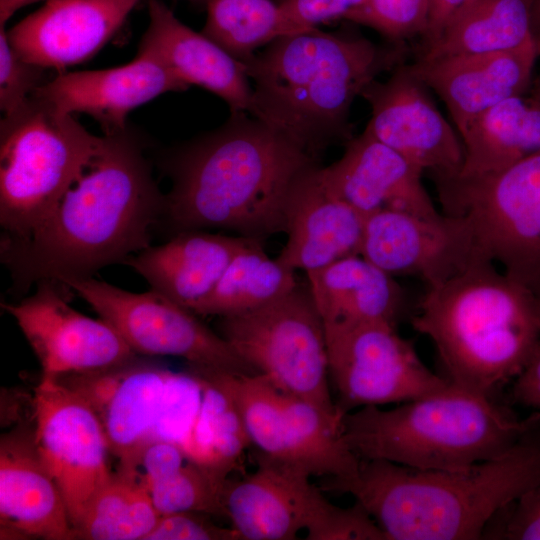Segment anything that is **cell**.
Listing matches in <instances>:
<instances>
[{
    "instance_id": "8fae6325",
    "label": "cell",
    "mask_w": 540,
    "mask_h": 540,
    "mask_svg": "<svg viewBox=\"0 0 540 540\" xmlns=\"http://www.w3.org/2000/svg\"><path fill=\"white\" fill-rule=\"evenodd\" d=\"M202 373L231 397L260 455L327 479L358 470L360 459L345 440L343 418L282 391L260 374Z\"/></svg>"
},
{
    "instance_id": "cb8c5ba5",
    "label": "cell",
    "mask_w": 540,
    "mask_h": 540,
    "mask_svg": "<svg viewBox=\"0 0 540 540\" xmlns=\"http://www.w3.org/2000/svg\"><path fill=\"white\" fill-rule=\"evenodd\" d=\"M148 15L138 51L157 58L188 88L200 86L216 94L232 113H249L252 88L241 61L183 24L160 0H149Z\"/></svg>"
},
{
    "instance_id": "7a4b0ae2",
    "label": "cell",
    "mask_w": 540,
    "mask_h": 540,
    "mask_svg": "<svg viewBox=\"0 0 540 540\" xmlns=\"http://www.w3.org/2000/svg\"><path fill=\"white\" fill-rule=\"evenodd\" d=\"M317 159L246 112L183 148L160 223L174 234L220 228L262 240L285 232L291 189Z\"/></svg>"
},
{
    "instance_id": "4dcf8cb0",
    "label": "cell",
    "mask_w": 540,
    "mask_h": 540,
    "mask_svg": "<svg viewBox=\"0 0 540 540\" xmlns=\"http://www.w3.org/2000/svg\"><path fill=\"white\" fill-rule=\"evenodd\" d=\"M160 514L145 488L115 472L73 527L74 539L145 540Z\"/></svg>"
},
{
    "instance_id": "d6986e66",
    "label": "cell",
    "mask_w": 540,
    "mask_h": 540,
    "mask_svg": "<svg viewBox=\"0 0 540 540\" xmlns=\"http://www.w3.org/2000/svg\"><path fill=\"white\" fill-rule=\"evenodd\" d=\"M140 0H48L7 31L25 61L58 74L92 58Z\"/></svg>"
},
{
    "instance_id": "1f68e13d",
    "label": "cell",
    "mask_w": 540,
    "mask_h": 540,
    "mask_svg": "<svg viewBox=\"0 0 540 540\" xmlns=\"http://www.w3.org/2000/svg\"><path fill=\"white\" fill-rule=\"evenodd\" d=\"M203 30L243 62L281 36L296 33L276 0H209Z\"/></svg>"
},
{
    "instance_id": "bcb514c9",
    "label": "cell",
    "mask_w": 540,
    "mask_h": 540,
    "mask_svg": "<svg viewBox=\"0 0 540 540\" xmlns=\"http://www.w3.org/2000/svg\"><path fill=\"white\" fill-rule=\"evenodd\" d=\"M197 5H207L209 0H187Z\"/></svg>"
},
{
    "instance_id": "44dd1931",
    "label": "cell",
    "mask_w": 540,
    "mask_h": 540,
    "mask_svg": "<svg viewBox=\"0 0 540 540\" xmlns=\"http://www.w3.org/2000/svg\"><path fill=\"white\" fill-rule=\"evenodd\" d=\"M539 55L540 39L534 35L511 50L416 60L409 67L442 99L461 136L484 112L524 94Z\"/></svg>"
},
{
    "instance_id": "d590c367",
    "label": "cell",
    "mask_w": 540,
    "mask_h": 540,
    "mask_svg": "<svg viewBox=\"0 0 540 540\" xmlns=\"http://www.w3.org/2000/svg\"><path fill=\"white\" fill-rule=\"evenodd\" d=\"M203 394L202 379L193 369L172 371L163 395L152 438L174 442L184 448L198 415Z\"/></svg>"
},
{
    "instance_id": "603a6c76",
    "label": "cell",
    "mask_w": 540,
    "mask_h": 540,
    "mask_svg": "<svg viewBox=\"0 0 540 540\" xmlns=\"http://www.w3.org/2000/svg\"><path fill=\"white\" fill-rule=\"evenodd\" d=\"M319 167L299 176L288 200V238L277 259L294 271L306 273L360 255L364 217L329 191Z\"/></svg>"
},
{
    "instance_id": "60d3db41",
    "label": "cell",
    "mask_w": 540,
    "mask_h": 540,
    "mask_svg": "<svg viewBox=\"0 0 540 540\" xmlns=\"http://www.w3.org/2000/svg\"><path fill=\"white\" fill-rule=\"evenodd\" d=\"M513 396L519 403L540 412V342L514 379Z\"/></svg>"
},
{
    "instance_id": "d4e9b609",
    "label": "cell",
    "mask_w": 540,
    "mask_h": 540,
    "mask_svg": "<svg viewBox=\"0 0 540 540\" xmlns=\"http://www.w3.org/2000/svg\"><path fill=\"white\" fill-rule=\"evenodd\" d=\"M0 524L2 539H74L64 497L36 450L33 434L18 431L1 437Z\"/></svg>"
},
{
    "instance_id": "4316f807",
    "label": "cell",
    "mask_w": 540,
    "mask_h": 540,
    "mask_svg": "<svg viewBox=\"0 0 540 540\" xmlns=\"http://www.w3.org/2000/svg\"><path fill=\"white\" fill-rule=\"evenodd\" d=\"M306 276L325 338L368 323L396 325L402 290L393 276L361 255L342 258Z\"/></svg>"
},
{
    "instance_id": "8d00e7d4",
    "label": "cell",
    "mask_w": 540,
    "mask_h": 540,
    "mask_svg": "<svg viewBox=\"0 0 540 540\" xmlns=\"http://www.w3.org/2000/svg\"><path fill=\"white\" fill-rule=\"evenodd\" d=\"M44 68L29 63L14 51L7 31L0 25V108L2 117L24 106L35 91L47 81Z\"/></svg>"
},
{
    "instance_id": "83f0119b",
    "label": "cell",
    "mask_w": 540,
    "mask_h": 540,
    "mask_svg": "<svg viewBox=\"0 0 540 540\" xmlns=\"http://www.w3.org/2000/svg\"><path fill=\"white\" fill-rule=\"evenodd\" d=\"M462 176L508 168L540 154V100L517 95L480 115L461 135Z\"/></svg>"
},
{
    "instance_id": "ac0fdd59",
    "label": "cell",
    "mask_w": 540,
    "mask_h": 540,
    "mask_svg": "<svg viewBox=\"0 0 540 540\" xmlns=\"http://www.w3.org/2000/svg\"><path fill=\"white\" fill-rule=\"evenodd\" d=\"M172 371L135 355L104 369L57 377L97 415L110 453L121 459L152 439Z\"/></svg>"
},
{
    "instance_id": "30bf717a",
    "label": "cell",
    "mask_w": 540,
    "mask_h": 540,
    "mask_svg": "<svg viewBox=\"0 0 540 540\" xmlns=\"http://www.w3.org/2000/svg\"><path fill=\"white\" fill-rule=\"evenodd\" d=\"M219 334L277 388L343 418L329 388L324 327L308 284L256 309L220 317Z\"/></svg>"
},
{
    "instance_id": "f6af8a7d",
    "label": "cell",
    "mask_w": 540,
    "mask_h": 540,
    "mask_svg": "<svg viewBox=\"0 0 540 540\" xmlns=\"http://www.w3.org/2000/svg\"><path fill=\"white\" fill-rule=\"evenodd\" d=\"M533 96L540 100V78L538 79Z\"/></svg>"
},
{
    "instance_id": "f546056e",
    "label": "cell",
    "mask_w": 540,
    "mask_h": 540,
    "mask_svg": "<svg viewBox=\"0 0 540 540\" xmlns=\"http://www.w3.org/2000/svg\"><path fill=\"white\" fill-rule=\"evenodd\" d=\"M298 284L294 270L271 259L261 240L251 239L193 313L223 317L247 312L286 295Z\"/></svg>"
},
{
    "instance_id": "ee69618b",
    "label": "cell",
    "mask_w": 540,
    "mask_h": 540,
    "mask_svg": "<svg viewBox=\"0 0 540 540\" xmlns=\"http://www.w3.org/2000/svg\"><path fill=\"white\" fill-rule=\"evenodd\" d=\"M532 28L534 35L540 39V0L535 1L532 9Z\"/></svg>"
},
{
    "instance_id": "6da1fadb",
    "label": "cell",
    "mask_w": 540,
    "mask_h": 540,
    "mask_svg": "<svg viewBox=\"0 0 540 540\" xmlns=\"http://www.w3.org/2000/svg\"><path fill=\"white\" fill-rule=\"evenodd\" d=\"M165 195L139 143L126 130L100 137L80 174L25 238L1 239L15 295L42 280L92 277L150 246Z\"/></svg>"
},
{
    "instance_id": "8992f818",
    "label": "cell",
    "mask_w": 540,
    "mask_h": 540,
    "mask_svg": "<svg viewBox=\"0 0 540 540\" xmlns=\"http://www.w3.org/2000/svg\"><path fill=\"white\" fill-rule=\"evenodd\" d=\"M539 422L540 412L518 419L492 397L450 382L391 409L351 411L342 430L359 459L457 471L503 454Z\"/></svg>"
},
{
    "instance_id": "74e56055",
    "label": "cell",
    "mask_w": 540,
    "mask_h": 540,
    "mask_svg": "<svg viewBox=\"0 0 540 540\" xmlns=\"http://www.w3.org/2000/svg\"><path fill=\"white\" fill-rule=\"evenodd\" d=\"M484 538L540 540V483L499 512Z\"/></svg>"
},
{
    "instance_id": "ffe728a7",
    "label": "cell",
    "mask_w": 540,
    "mask_h": 540,
    "mask_svg": "<svg viewBox=\"0 0 540 540\" xmlns=\"http://www.w3.org/2000/svg\"><path fill=\"white\" fill-rule=\"evenodd\" d=\"M423 173L366 130L345 143L340 159L319 167L329 191L363 217L384 210L439 216L422 182Z\"/></svg>"
},
{
    "instance_id": "ba28073f",
    "label": "cell",
    "mask_w": 540,
    "mask_h": 540,
    "mask_svg": "<svg viewBox=\"0 0 540 540\" xmlns=\"http://www.w3.org/2000/svg\"><path fill=\"white\" fill-rule=\"evenodd\" d=\"M432 178L443 213L465 218L483 257L540 300V154L494 173Z\"/></svg>"
},
{
    "instance_id": "9a60e30c",
    "label": "cell",
    "mask_w": 540,
    "mask_h": 540,
    "mask_svg": "<svg viewBox=\"0 0 540 540\" xmlns=\"http://www.w3.org/2000/svg\"><path fill=\"white\" fill-rule=\"evenodd\" d=\"M70 291L59 281L42 280L33 294L2 303L37 356L42 377L104 369L137 355L108 322L72 308Z\"/></svg>"
},
{
    "instance_id": "836d02e7",
    "label": "cell",
    "mask_w": 540,
    "mask_h": 540,
    "mask_svg": "<svg viewBox=\"0 0 540 540\" xmlns=\"http://www.w3.org/2000/svg\"><path fill=\"white\" fill-rule=\"evenodd\" d=\"M226 480L227 473L190 457L145 489L160 515L177 512L223 515L221 498Z\"/></svg>"
},
{
    "instance_id": "5bb4252c",
    "label": "cell",
    "mask_w": 540,
    "mask_h": 540,
    "mask_svg": "<svg viewBox=\"0 0 540 540\" xmlns=\"http://www.w3.org/2000/svg\"><path fill=\"white\" fill-rule=\"evenodd\" d=\"M33 412L36 450L62 492L73 529L112 475L106 435L89 404L55 378L41 377Z\"/></svg>"
},
{
    "instance_id": "f35d334b",
    "label": "cell",
    "mask_w": 540,
    "mask_h": 540,
    "mask_svg": "<svg viewBox=\"0 0 540 540\" xmlns=\"http://www.w3.org/2000/svg\"><path fill=\"white\" fill-rule=\"evenodd\" d=\"M208 515L201 512L160 515L145 540H240L232 527H221L212 522Z\"/></svg>"
},
{
    "instance_id": "52a82bcc",
    "label": "cell",
    "mask_w": 540,
    "mask_h": 540,
    "mask_svg": "<svg viewBox=\"0 0 540 540\" xmlns=\"http://www.w3.org/2000/svg\"><path fill=\"white\" fill-rule=\"evenodd\" d=\"M1 239L27 237L95 152L100 137L32 95L0 128Z\"/></svg>"
},
{
    "instance_id": "5b68a950",
    "label": "cell",
    "mask_w": 540,
    "mask_h": 540,
    "mask_svg": "<svg viewBox=\"0 0 540 540\" xmlns=\"http://www.w3.org/2000/svg\"><path fill=\"white\" fill-rule=\"evenodd\" d=\"M452 384L492 397L540 342V300L487 259L427 287L411 319Z\"/></svg>"
},
{
    "instance_id": "7402d4cb",
    "label": "cell",
    "mask_w": 540,
    "mask_h": 540,
    "mask_svg": "<svg viewBox=\"0 0 540 540\" xmlns=\"http://www.w3.org/2000/svg\"><path fill=\"white\" fill-rule=\"evenodd\" d=\"M187 89L157 58L138 51L122 66L58 74L33 95L60 113L88 114L110 135L127 129V115L138 106Z\"/></svg>"
},
{
    "instance_id": "484cf974",
    "label": "cell",
    "mask_w": 540,
    "mask_h": 540,
    "mask_svg": "<svg viewBox=\"0 0 540 540\" xmlns=\"http://www.w3.org/2000/svg\"><path fill=\"white\" fill-rule=\"evenodd\" d=\"M251 239L182 231L162 245H150L130 255L123 263L140 274L152 290L193 312Z\"/></svg>"
},
{
    "instance_id": "4fadbf2b",
    "label": "cell",
    "mask_w": 540,
    "mask_h": 540,
    "mask_svg": "<svg viewBox=\"0 0 540 540\" xmlns=\"http://www.w3.org/2000/svg\"><path fill=\"white\" fill-rule=\"evenodd\" d=\"M329 378L338 413L366 406L400 404L446 387L413 344L387 322L363 324L326 338Z\"/></svg>"
},
{
    "instance_id": "f1b7e54d",
    "label": "cell",
    "mask_w": 540,
    "mask_h": 540,
    "mask_svg": "<svg viewBox=\"0 0 540 540\" xmlns=\"http://www.w3.org/2000/svg\"><path fill=\"white\" fill-rule=\"evenodd\" d=\"M533 36L529 0H474L423 47L417 60L507 51Z\"/></svg>"
},
{
    "instance_id": "9c48e42d",
    "label": "cell",
    "mask_w": 540,
    "mask_h": 540,
    "mask_svg": "<svg viewBox=\"0 0 540 540\" xmlns=\"http://www.w3.org/2000/svg\"><path fill=\"white\" fill-rule=\"evenodd\" d=\"M304 469L262 455L241 480L227 478L223 515L240 540H291L301 530L309 540H384L385 534L358 502L332 504Z\"/></svg>"
},
{
    "instance_id": "ab89813d",
    "label": "cell",
    "mask_w": 540,
    "mask_h": 540,
    "mask_svg": "<svg viewBox=\"0 0 540 540\" xmlns=\"http://www.w3.org/2000/svg\"><path fill=\"white\" fill-rule=\"evenodd\" d=\"M365 0H276L295 32L346 19Z\"/></svg>"
},
{
    "instance_id": "e575fe53",
    "label": "cell",
    "mask_w": 540,
    "mask_h": 540,
    "mask_svg": "<svg viewBox=\"0 0 540 540\" xmlns=\"http://www.w3.org/2000/svg\"><path fill=\"white\" fill-rule=\"evenodd\" d=\"M430 0H365L345 20L376 30L390 43L404 44L414 36H424Z\"/></svg>"
},
{
    "instance_id": "3957f363",
    "label": "cell",
    "mask_w": 540,
    "mask_h": 540,
    "mask_svg": "<svg viewBox=\"0 0 540 540\" xmlns=\"http://www.w3.org/2000/svg\"><path fill=\"white\" fill-rule=\"evenodd\" d=\"M540 483V422L503 454L457 471L360 459L356 473L323 489L349 494L387 540L484 538L504 508Z\"/></svg>"
},
{
    "instance_id": "277c9868",
    "label": "cell",
    "mask_w": 540,
    "mask_h": 540,
    "mask_svg": "<svg viewBox=\"0 0 540 540\" xmlns=\"http://www.w3.org/2000/svg\"><path fill=\"white\" fill-rule=\"evenodd\" d=\"M404 44L380 45L351 31L318 28L279 37L243 61L253 80L249 114L314 158L352 137L355 98L403 64Z\"/></svg>"
},
{
    "instance_id": "2e32d148",
    "label": "cell",
    "mask_w": 540,
    "mask_h": 540,
    "mask_svg": "<svg viewBox=\"0 0 540 540\" xmlns=\"http://www.w3.org/2000/svg\"><path fill=\"white\" fill-rule=\"evenodd\" d=\"M360 255L393 277L413 276L427 287L486 259L465 218L445 213L424 217L395 210L364 217Z\"/></svg>"
},
{
    "instance_id": "d6a6232c",
    "label": "cell",
    "mask_w": 540,
    "mask_h": 540,
    "mask_svg": "<svg viewBox=\"0 0 540 540\" xmlns=\"http://www.w3.org/2000/svg\"><path fill=\"white\" fill-rule=\"evenodd\" d=\"M193 370L202 379L203 394L184 449L197 462L228 474L250 440L231 397L208 376Z\"/></svg>"
},
{
    "instance_id": "7bdbcfd3",
    "label": "cell",
    "mask_w": 540,
    "mask_h": 540,
    "mask_svg": "<svg viewBox=\"0 0 540 540\" xmlns=\"http://www.w3.org/2000/svg\"><path fill=\"white\" fill-rule=\"evenodd\" d=\"M38 1L41 0H0V25L4 26L18 9Z\"/></svg>"
},
{
    "instance_id": "e0dca14e",
    "label": "cell",
    "mask_w": 540,
    "mask_h": 540,
    "mask_svg": "<svg viewBox=\"0 0 540 540\" xmlns=\"http://www.w3.org/2000/svg\"><path fill=\"white\" fill-rule=\"evenodd\" d=\"M427 88L409 64L371 82L361 94L371 108L365 130L432 177L451 176L462 167L463 143Z\"/></svg>"
},
{
    "instance_id": "7c38bea8",
    "label": "cell",
    "mask_w": 540,
    "mask_h": 540,
    "mask_svg": "<svg viewBox=\"0 0 540 540\" xmlns=\"http://www.w3.org/2000/svg\"><path fill=\"white\" fill-rule=\"evenodd\" d=\"M64 284L108 322L136 354L179 357L198 370L257 374L195 313L157 291L130 292L92 277Z\"/></svg>"
},
{
    "instance_id": "b9f144b4",
    "label": "cell",
    "mask_w": 540,
    "mask_h": 540,
    "mask_svg": "<svg viewBox=\"0 0 540 540\" xmlns=\"http://www.w3.org/2000/svg\"><path fill=\"white\" fill-rule=\"evenodd\" d=\"M474 0H430L427 30L423 47L435 41L446 26Z\"/></svg>"
}]
</instances>
